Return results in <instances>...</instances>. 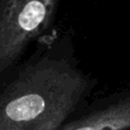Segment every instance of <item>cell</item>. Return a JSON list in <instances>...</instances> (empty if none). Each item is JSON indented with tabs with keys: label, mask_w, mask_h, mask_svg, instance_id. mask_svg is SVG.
<instances>
[{
	"label": "cell",
	"mask_w": 130,
	"mask_h": 130,
	"mask_svg": "<svg viewBox=\"0 0 130 130\" xmlns=\"http://www.w3.org/2000/svg\"><path fill=\"white\" fill-rule=\"evenodd\" d=\"M88 90V78L64 57L36 53L0 85V130H38L70 117Z\"/></svg>",
	"instance_id": "1"
},
{
	"label": "cell",
	"mask_w": 130,
	"mask_h": 130,
	"mask_svg": "<svg viewBox=\"0 0 130 130\" xmlns=\"http://www.w3.org/2000/svg\"><path fill=\"white\" fill-rule=\"evenodd\" d=\"M61 0H0V85L52 23Z\"/></svg>",
	"instance_id": "2"
},
{
	"label": "cell",
	"mask_w": 130,
	"mask_h": 130,
	"mask_svg": "<svg viewBox=\"0 0 130 130\" xmlns=\"http://www.w3.org/2000/svg\"><path fill=\"white\" fill-rule=\"evenodd\" d=\"M57 130H130V95L99 106Z\"/></svg>",
	"instance_id": "3"
},
{
	"label": "cell",
	"mask_w": 130,
	"mask_h": 130,
	"mask_svg": "<svg viewBox=\"0 0 130 130\" xmlns=\"http://www.w3.org/2000/svg\"><path fill=\"white\" fill-rule=\"evenodd\" d=\"M69 117H59L56 119L49 121L48 123H46L45 126H42L41 128H39L38 130H57L59 127H62L65 123V121L67 120Z\"/></svg>",
	"instance_id": "4"
}]
</instances>
